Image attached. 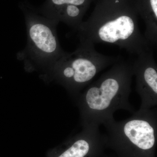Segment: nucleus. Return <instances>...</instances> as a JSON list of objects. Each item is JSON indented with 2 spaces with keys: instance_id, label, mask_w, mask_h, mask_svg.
Listing matches in <instances>:
<instances>
[{
  "instance_id": "39448f33",
  "label": "nucleus",
  "mask_w": 157,
  "mask_h": 157,
  "mask_svg": "<svg viewBox=\"0 0 157 157\" xmlns=\"http://www.w3.org/2000/svg\"><path fill=\"white\" fill-rule=\"evenodd\" d=\"M104 125L110 139L117 144L150 151L156 141L157 109H139L124 120L116 121L113 119Z\"/></svg>"
},
{
  "instance_id": "7ed1b4c3",
  "label": "nucleus",
  "mask_w": 157,
  "mask_h": 157,
  "mask_svg": "<svg viewBox=\"0 0 157 157\" xmlns=\"http://www.w3.org/2000/svg\"><path fill=\"white\" fill-rule=\"evenodd\" d=\"M19 6L25 18L27 43L25 48L17 53V59L29 66L49 64L52 67L66 52L58 38L59 22L43 16L29 3H20Z\"/></svg>"
},
{
  "instance_id": "423d86ee",
  "label": "nucleus",
  "mask_w": 157,
  "mask_h": 157,
  "mask_svg": "<svg viewBox=\"0 0 157 157\" xmlns=\"http://www.w3.org/2000/svg\"><path fill=\"white\" fill-rule=\"evenodd\" d=\"M131 63L136 90L141 99L140 109H151L157 104V67L153 51L138 55Z\"/></svg>"
},
{
  "instance_id": "f257e3e1",
  "label": "nucleus",
  "mask_w": 157,
  "mask_h": 157,
  "mask_svg": "<svg viewBox=\"0 0 157 157\" xmlns=\"http://www.w3.org/2000/svg\"><path fill=\"white\" fill-rule=\"evenodd\" d=\"M133 76L132 63L120 59L90 84L80 100L84 124H104L118 109L135 112L129 101Z\"/></svg>"
},
{
  "instance_id": "0eeeda50",
  "label": "nucleus",
  "mask_w": 157,
  "mask_h": 157,
  "mask_svg": "<svg viewBox=\"0 0 157 157\" xmlns=\"http://www.w3.org/2000/svg\"><path fill=\"white\" fill-rule=\"evenodd\" d=\"M86 2V0H46L38 10L43 16L56 21L59 13L66 7L70 6L82 7Z\"/></svg>"
},
{
  "instance_id": "20e7f679",
  "label": "nucleus",
  "mask_w": 157,
  "mask_h": 157,
  "mask_svg": "<svg viewBox=\"0 0 157 157\" xmlns=\"http://www.w3.org/2000/svg\"><path fill=\"white\" fill-rule=\"evenodd\" d=\"M94 45L79 42L76 50L65 52L52 66L59 80L67 87L77 91L89 85L101 70L120 60L99 53Z\"/></svg>"
},
{
  "instance_id": "f03ea898",
  "label": "nucleus",
  "mask_w": 157,
  "mask_h": 157,
  "mask_svg": "<svg viewBox=\"0 0 157 157\" xmlns=\"http://www.w3.org/2000/svg\"><path fill=\"white\" fill-rule=\"evenodd\" d=\"M76 32L79 42L116 45L136 56L153 51L141 35L135 16L128 12L95 14L82 23Z\"/></svg>"
}]
</instances>
